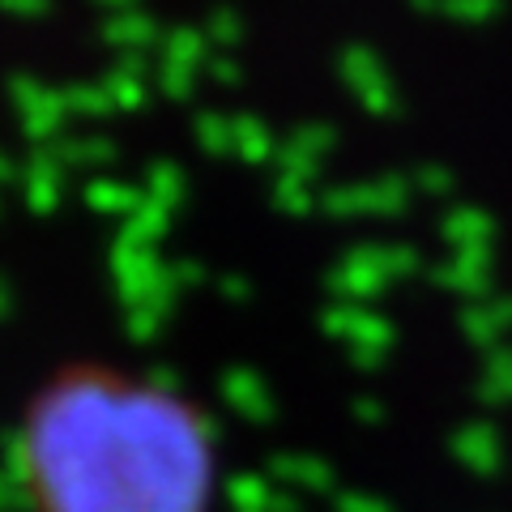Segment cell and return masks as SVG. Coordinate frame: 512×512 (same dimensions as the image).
<instances>
[{"instance_id": "6da1fadb", "label": "cell", "mask_w": 512, "mask_h": 512, "mask_svg": "<svg viewBox=\"0 0 512 512\" xmlns=\"http://www.w3.org/2000/svg\"><path fill=\"white\" fill-rule=\"evenodd\" d=\"M26 453L43 512H197L205 491V448L188 414L120 380L52 393Z\"/></svg>"}]
</instances>
